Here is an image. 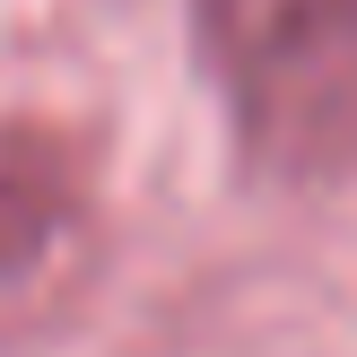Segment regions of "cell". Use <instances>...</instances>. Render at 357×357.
Instances as JSON below:
<instances>
[{
  "label": "cell",
  "instance_id": "6da1fadb",
  "mask_svg": "<svg viewBox=\"0 0 357 357\" xmlns=\"http://www.w3.org/2000/svg\"><path fill=\"white\" fill-rule=\"evenodd\" d=\"M227 79L236 149L261 183L331 192L357 174V0H192Z\"/></svg>",
  "mask_w": 357,
  "mask_h": 357
},
{
  "label": "cell",
  "instance_id": "7a4b0ae2",
  "mask_svg": "<svg viewBox=\"0 0 357 357\" xmlns=\"http://www.w3.org/2000/svg\"><path fill=\"white\" fill-rule=\"evenodd\" d=\"M87 218V149L52 122L0 131V288H26L70 253Z\"/></svg>",
  "mask_w": 357,
  "mask_h": 357
}]
</instances>
